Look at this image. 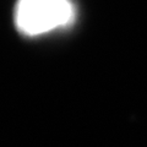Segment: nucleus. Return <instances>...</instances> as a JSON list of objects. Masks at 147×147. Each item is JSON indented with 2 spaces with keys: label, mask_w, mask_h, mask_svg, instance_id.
<instances>
[{
  "label": "nucleus",
  "mask_w": 147,
  "mask_h": 147,
  "mask_svg": "<svg viewBox=\"0 0 147 147\" xmlns=\"http://www.w3.org/2000/svg\"><path fill=\"white\" fill-rule=\"evenodd\" d=\"M74 18L75 7L70 0H17L13 7L15 27L26 37L69 26Z\"/></svg>",
  "instance_id": "nucleus-1"
}]
</instances>
